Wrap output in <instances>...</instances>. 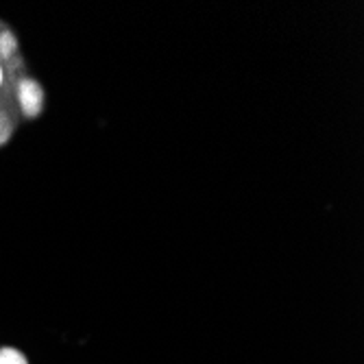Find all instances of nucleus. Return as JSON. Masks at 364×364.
<instances>
[{"instance_id":"4","label":"nucleus","mask_w":364,"mask_h":364,"mask_svg":"<svg viewBox=\"0 0 364 364\" xmlns=\"http://www.w3.org/2000/svg\"><path fill=\"white\" fill-rule=\"evenodd\" d=\"M0 364H26V358L11 347H3L0 349Z\"/></svg>"},{"instance_id":"3","label":"nucleus","mask_w":364,"mask_h":364,"mask_svg":"<svg viewBox=\"0 0 364 364\" xmlns=\"http://www.w3.org/2000/svg\"><path fill=\"white\" fill-rule=\"evenodd\" d=\"M11 131H14V124H11V118L7 114V109L0 105V144H5L11 136Z\"/></svg>"},{"instance_id":"2","label":"nucleus","mask_w":364,"mask_h":364,"mask_svg":"<svg viewBox=\"0 0 364 364\" xmlns=\"http://www.w3.org/2000/svg\"><path fill=\"white\" fill-rule=\"evenodd\" d=\"M18 53V40L9 28L0 31V61H11Z\"/></svg>"},{"instance_id":"1","label":"nucleus","mask_w":364,"mask_h":364,"mask_svg":"<svg viewBox=\"0 0 364 364\" xmlns=\"http://www.w3.org/2000/svg\"><path fill=\"white\" fill-rule=\"evenodd\" d=\"M16 101L24 118H38L44 109V90L36 79L22 77L16 81Z\"/></svg>"},{"instance_id":"5","label":"nucleus","mask_w":364,"mask_h":364,"mask_svg":"<svg viewBox=\"0 0 364 364\" xmlns=\"http://www.w3.org/2000/svg\"><path fill=\"white\" fill-rule=\"evenodd\" d=\"M7 87V68H5V61H0V92Z\"/></svg>"}]
</instances>
